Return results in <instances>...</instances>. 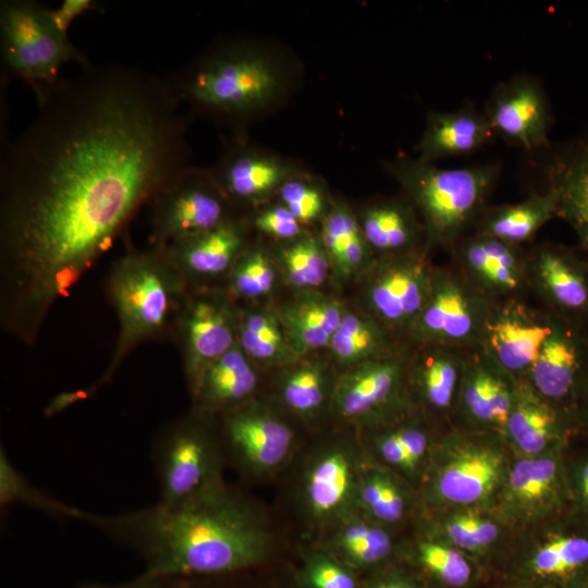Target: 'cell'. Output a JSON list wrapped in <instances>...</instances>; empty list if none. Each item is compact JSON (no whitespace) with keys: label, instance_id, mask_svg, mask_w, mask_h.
Instances as JSON below:
<instances>
[{"label":"cell","instance_id":"36","mask_svg":"<svg viewBox=\"0 0 588 588\" xmlns=\"http://www.w3.org/2000/svg\"><path fill=\"white\" fill-rule=\"evenodd\" d=\"M236 344L256 367L281 369L299 359L269 307L237 308Z\"/></svg>","mask_w":588,"mask_h":588},{"label":"cell","instance_id":"47","mask_svg":"<svg viewBox=\"0 0 588 588\" xmlns=\"http://www.w3.org/2000/svg\"><path fill=\"white\" fill-rule=\"evenodd\" d=\"M247 218L253 231L277 243L294 240L309 231L277 200L255 209Z\"/></svg>","mask_w":588,"mask_h":588},{"label":"cell","instance_id":"16","mask_svg":"<svg viewBox=\"0 0 588 588\" xmlns=\"http://www.w3.org/2000/svg\"><path fill=\"white\" fill-rule=\"evenodd\" d=\"M553 314L526 297L494 299L478 350L514 379L527 376L552 330Z\"/></svg>","mask_w":588,"mask_h":588},{"label":"cell","instance_id":"49","mask_svg":"<svg viewBox=\"0 0 588 588\" xmlns=\"http://www.w3.org/2000/svg\"><path fill=\"white\" fill-rule=\"evenodd\" d=\"M98 4L91 0H65L57 10H50L56 25L66 33L71 22L88 10L97 9Z\"/></svg>","mask_w":588,"mask_h":588},{"label":"cell","instance_id":"20","mask_svg":"<svg viewBox=\"0 0 588 588\" xmlns=\"http://www.w3.org/2000/svg\"><path fill=\"white\" fill-rule=\"evenodd\" d=\"M494 135L528 151L549 145L550 108L539 82L515 75L492 90L483 111Z\"/></svg>","mask_w":588,"mask_h":588},{"label":"cell","instance_id":"31","mask_svg":"<svg viewBox=\"0 0 588 588\" xmlns=\"http://www.w3.org/2000/svg\"><path fill=\"white\" fill-rule=\"evenodd\" d=\"M493 135L485 113L471 103L450 112L430 111L416 146V158L434 163L441 158L469 155L485 146Z\"/></svg>","mask_w":588,"mask_h":588},{"label":"cell","instance_id":"23","mask_svg":"<svg viewBox=\"0 0 588 588\" xmlns=\"http://www.w3.org/2000/svg\"><path fill=\"white\" fill-rule=\"evenodd\" d=\"M407 345L406 385L413 407L440 416L456 409L471 350L436 344Z\"/></svg>","mask_w":588,"mask_h":588},{"label":"cell","instance_id":"22","mask_svg":"<svg viewBox=\"0 0 588 588\" xmlns=\"http://www.w3.org/2000/svg\"><path fill=\"white\" fill-rule=\"evenodd\" d=\"M571 501L567 470L558 451L520 460L505 477L502 510L507 517L522 522L548 517Z\"/></svg>","mask_w":588,"mask_h":588},{"label":"cell","instance_id":"21","mask_svg":"<svg viewBox=\"0 0 588 588\" xmlns=\"http://www.w3.org/2000/svg\"><path fill=\"white\" fill-rule=\"evenodd\" d=\"M430 480L431 498L456 505L487 501L504 478L505 460L499 449L480 440H461Z\"/></svg>","mask_w":588,"mask_h":588},{"label":"cell","instance_id":"18","mask_svg":"<svg viewBox=\"0 0 588 588\" xmlns=\"http://www.w3.org/2000/svg\"><path fill=\"white\" fill-rule=\"evenodd\" d=\"M528 292L548 311L580 324L588 319V259L553 243L527 248Z\"/></svg>","mask_w":588,"mask_h":588},{"label":"cell","instance_id":"11","mask_svg":"<svg viewBox=\"0 0 588 588\" xmlns=\"http://www.w3.org/2000/svg\"><path fill=\"white\" fill-rule=\"evenodd\" d=\"M433 268L425 252L376 258L358 280L362 308L406 343L428 298Z\"/></svg>","mask_w":588,"mask_h":588},{"label":"cell","instance_id":"38","mask_svg":"<svg viewBox=\"0 0 588 588\" xmlns=\"http://www.w3.org/2000/svg\"><path fill=\"white\" fill-rule=\"evenodd\" d=\"M529 568L537 576L559 583L561 588H585L588 583V530L552 535L535 551Z\"/></svg>","mask_w":588,"mask_h":588},{"label":"cell","instance_id":"42","mask_svg":"<svg viewBox=\"0 0 588 588\" xmlns=\"http://www.w3.org/2000/svg\"><path fill=\"white\" fill-rule=\"evenodd\" d=\"M22 504L61 518L82 520L84 511L68 505L52 494L32 485L13 465L5 450H0V504Z\"/></svg>","mask_w":588,"mask_h":588},{"label":"cell","instance_id":"40","mask_svg":"<svg viewBox=\"0 0 588 588\" xmlns=\"http://www.w3.org/2000/svg\"><path fill=\"white\" fill-rule=\"evenodd\" d=\"M408 500L405 490L388 470L365 462L357 489V509L380 525L399 523L405 515Z\"/></svg>","mask_w":588,"mask_h":588},{"label":"cell","instance_id":"44","mask_svg":"<svg viewBox=\"0 0 588 588\" xmlns=\"http://www.w3.org/2000/svg\"><path fill=\"white\" fill-rule=\"evenodd\" d=\"M418 563L442 584L460 588L471 578V565L456 547L436 540H424L416 546Z\"/></svg>","mask_w":588,"mask_h":588},{"label":"cell","instance_id":"54","mask_svg":"<svg viewBox=\"0 0 588 588\" xmlns=\"http://www.w3.org/2000/svg\"><path fill=\"white\" fill-rule=\"evenodd\" d=\"M175 584L176 588H192L185 580L183 579H172Z\"/></svg>","mask_w":588,"mask_h":588},{"label":"cell","instance_id":"9","mask_svg":"<svg viewBox=\"0 0 588 588\" xmlns=\"http://www.w3.org/2000/svg\"><path fill=\"white\" fill-rule=\"evenodd\" d=\"M408 345L338 373L330 412L344 424L371 429L408 411L406 385Z\"/></svg>","mask_w":588,"mask_h":588},{"label":"cell","instance_id":"13","mask_svg":"<svg viewBox=\"0 0 588 588\" xmlns=\"http://www.w3.org/2000/svg\"><path fill=\"white\" fill-rule=\"evenodd\" d=\"M236 326L237 307L223 289H188L172 335L191 397L205 370L236 344Z\"/></svg>","mask_w":588,"mask_h":588},{"label":"cell","instance_id":"35","mask_svg":"<svg viewBox=\"0 0 588 588\" xmlns=\"http://www.w3.org/2000/svg\"><path fill=\"white\" fill-rule=\"evenodd\" d=\"M281 369L278 393L289 412L301 419L314 420L326 409L330 411L338 375H333L327 362L314 354Z\"/></svg>","mask_w":588,"mask_h":588},{"label":"cell","instance_id":"32","mask_svg":"<svg viewBox=\"0 0 588 588\" xmlns=\"http://www.w3.org/2000/svg\"><path fill=\"white\" fill-rule=\"evenodd\" d=\"M546 177V189L556 197V217L573 228L588 259V138L556 155Z\"/></svg>","mask_w":588,"mask_h":588},{"label":"cell","instance_id":"8","mask_svg":"<svg viewBox=\"0 0 588 588\" xmlns=\"http://www.w3.org/2000/svg\"><path fill=\"white\" fill-rule=\"evenodd\" d=\"M148 205V245L159 247L242 216L226 198L210 168L191 164L166 182Z\"/></svg>","mask_w":588,"mask_h":588},{"label":"cell","instance_id":"10","mask_svg":"<svg viewBox=\"0 0 588 588\" xmlns=\"http://www.w3.org/2000/svg\"><path fill=\"white\" fill-rule=\"evenodd\" d=\"M492 302L452 264L434 266L428 298L406 344L478 348Z\"/></svg>","mask_w":588,"mask_h":588},{"label":"cell","instance_id":"14","mask_svg":"<svg viewBox=\"0 0 588 588\" xmlns=\"http://www.w3.org/2000/svg\"><path fill=\"white\" fill-rule=\"evenodd\" d=\"M209 168L237 212L268 204L289 179L306 170L293 159L254 143L246 132L224 137L221 152Z\"/></svg>","mask_w":588,"mask_h":588},{"label":"cell","instance_id":"19","mask_svg":"<svg viewBox=\"0 0 588 588\" xmlns=\"http://www.w3.org/2000/svg\"><path fill=\"white\" fill-rule=\"evenodd\" d=\"M450 253L452 265L489 298L526 297L529 294L527 247L473 231L463 235Z\"/></svg>","mask_w":588,"mask_h":588},{"label":"cell","instance_id":"51","mask_svg":"<svg viewBox=\"0 0 588 588\" xmlns=\"http://www.w3.org/2000/svg\"><path fill=\"white\" fill-rule=\"evenodd\" d=\"M98 390L95 384L81 390L68 391L54 396L45 409L46 416H52L78 401L85 400Z\"/></svg>","mask_w":588,"mask_h":588},{"label":"cell","instance_id":"12","mask_svg":"<svg viewBox=\"0 0 588 588\" xmlns=\"http://www.w3.org/2000/svg\"><path fill=\"white\" fill-rule=\"evenodd\" d=\"M348 438L329 440L308 456L299 493L309 520L327 530L358 512L357 489L366 462Z\"/></svg>","mask_w":588,"mask_h":588},{"label":"cell","instance_id":"26","mask_svg":"<svg viewBox=\"0 0 588 588\" xmlns=\"http://www.w3.org/2000/svg\"><path fill=\"white\" fill-rule=\"evenodd\" d=\"M514 394L515 379L495 366L478 348L471 350L456 409L474 425L504 432Z\"/></svg>","mask_w":588,"mask_h":588},{"label":"cell","instance_id":"29","mask_svg":"<svg viewBox=\"0 0 588 588\" xmlns=\"http://www.w3.org/2000/svg\"><path fill=\"white\" fill-rule=\"evenodd\" d=\"M258 385L257 367L235 344L203 373L193 408L219 418L255 399Z\"/></svg>","mask_w":588,"mask_h":588},{"label":"cell","instance_id":"4","mask_svg":"<svg viewBox=\"0 0 588 588\" xmlns=\"http://www.w3.org/2000/svg\"><path fill=\"white\" fill-rule=\"evenodd\" d=\"M107 294L119 323L108 368L95 383L112 379L126 356L142 342L173 334L188 285L163 247L127 249L111 266Z\"/></svg>","mask_w":588,"mask_h":588},{"label":"cell","instance_id":"15","mask_svg":"<svg viewBox=\"0 0 588 588\" xmlns=\"http://www.w3.org/2000/svg\"><path fill=\"white\" fill-rule=\"evenodd\" d=\"M219 422L226 461L247 475L272 474L293 456L294 429L256 397L219 417Z\"/></svg>","mask_w":588,"mask_h":588},{"label":"cell","instance_id":"45","mask_svg":"<svg viewBox=\"0 0 588 588\" xmlns=\"http://www.w3.org/2000/svg\"><path fill=\"white\" fill-rule=\"evenodd\" d=\"M444 534L460 550L478 551L491 546L499 528L491 519L474 513H461L444 523Z\"/></svg>","mask_w":588,"mask_h":588},{"label":"cell","instance_id":"5","mask_svg":"<svg viewBox=\"0 0 588 588\" xmlns=\"http://www.w3.org/2000/svg\"><path fill=\"white\" fill-rule=\"evenodd\" d=\"M382 167L416 208L429 255L436 249L451 252L474 228L501 170L497 163L444 169L407 155L383 160Z\"/></svg>","mask_w":588,"mask_h":588},{"label":"cell","instance_id":"56","mask_svg":"<svg viewBox=\"0 0 588 588\" xmlns=\"http://www.w3.org/2000/svg\"><path fill=\"white\" fill-rule=\"evenodd\" d=\"M585 588H588V583H587V585H586V587H585Z\"/></svg>","mask_w":588,"mask_h":588},{"label":"cell","instance_id":"50","mask_svg":"<svg viewBox=\"0 0 588 588\" xmlns=\"http://www.w3.org/2000/svg\"><path fill=\"white\" fill-rule=\"evenodd\" d=\"M77 588H176L172 579L150 576L142 573L136 578L120 583V584H105V583H85Z\"/></svg>","mask_w":588,"mask_h":588},{"label":"cell","instance_id":"6","mask_svg":"<svg viewBox=\"0 0 588 588\" xmlns=\"http://www.w3.org/2000/svg\"><path fill=\"white\" fill-rule=\"evenodd\" d=\"M151 456L159 505L179 506L224 483L219 418L196 408L160 429Z\"/></svg>","mask_w":588,"mask_h":588},{"label":"cell","instance_id":"55","mask_svg":"<svg viewBox=\"0 0 588 588\" xmlns=\"http://www.w3.org/2000/svg\"><path fill=\"white\" fill-rule=\"evenodd\" d=\"M518 588H558L554 585H543V586H525V587H518Z\"/></svg>","mask_w":588,"mask_h":588},{"label":"cell","instance_id":"30","mask_svg":"<svg viewBox=\"0 0 588 588\" xmlns=\"http://www.w3.org/2000/svg\"><path fill=\"white\" fill-rule=\"evenodd\" d=\"M318 235L331 264V279L338 286L356 279L371 267L376 256L354 209L343 198L333 204L318 224Z\"/></svg>","mask_w":588,"mask_h":588},{"label":"cell","instance_id":"1","mask_svg":"<svg viewBox=\"0 0 588 588\" xmlns=\"http://www.w3.org/2000/svg\"><path fill=\"white\" fill-rule=\"evenodd\" d=\"M35 94L0 164L1 316L28 333L189 164L191 115L167 77L90 63Z\"/></svg>","mask_w":588,"mask_h":588},{"label":"cell","instance_id":"33","mask_svg":"<svg viewBox=\"0 0 588 588\" xmlns=\"http://www.w3.org/2000/svg\"><path fill=\"white\" fill-rule=\"evenodd\" d=\"M405 344L362 307L351 309L346 306L328 351L342 371L392 354Z\"/></svg>","mask_w":588,"mask_h":588},{"label":"cell","instance_id":"52","mask_svg":"<svg viewBox=\"0 0 588 588\" xmlns=\"http://www.w3.org/2000/svg\"><path fill=\"white\" fill-rule=\"evenodd\" d=\"M365 588H419L407 575L390 571L375 577Z\"/></svg>","mask_w":588,"mask_h":588},{"label":"cell","instance_id":"2","mask_svg":"<svg viewBox=\"0 0 588 588\" xmlns=\"http://www.w3.org/2000/svg\"><path fill=\"white\" fill-rule=\"evenodd\" d=\"M82 520L132 549L143 573L169 579L238 574L264 563L274 548L265 517L225 482L179 506L85 512Z\"/></svg>","mask_w":588,"mask_h":588},{"label":"cell","instance_id":"17","mask_svg":"<svg viewBox=\"0 0 588 588\" xmlns=\"http://www.w3.org/2000/svg\"><path fill=\"white\" fill-rule=\"evenodd\" d=\"M525 379L546 400L576 409L588 393V334L584 324L553 314L552 330Z\"/></svg>","mask_w":588,"mask_h":588},{"label":"cell","instance_id":"39","mask_svg":"<svg viewBox=\"0 0 588 588\" xmlns=\"http://www.w3.org/2000/svg\"><path fill=\"white\" fill-rule=\"evenodd\" d=\"M273 258L286 282L297 291L319 290L331 278V264L317 232L277 243Z\"/></svg>","mask_w":588,"mask_h":588},{"label":"cell","instance_id":"46","mask_svg":"<svg viewBox=\"0 0 588 588\" xmlns=\"http://www.w3.org/2000/svg\"><path fill=\"white\" fill-rule=\"evenodd\" d=\"M302 580L308 588H357L351 567L323 549L305 555Z\"/></svg>","mask_w":588,"mask_h":588},{"label":"cell","instance_id":"3","mask_svg":"<svg viewBox=\"0 0 588 588\" xmlns=\"http://www.w3.org/2000/svg\"><path fill=\"white\" fill-rule=\"evenodd\" d=\"M302 77L301 61L283 45L235 35L216 39L167 79L189 115L243 133L283 107Z\"/></svg>","mask_w":588,"mask_h":588},{"label":"cell","instance_id":"43","mask_svg":"<svg viewBox=\"0 0 588 588\" xmlns=\"http://www.w3.org/2000/svg\"><path fill=\"white\" fill-rule=\"evenodd\" d=\"M274 200L307 228L320 223L334 197L330 195L324 182L306 169L289 179L278 191Z\"/></svg>","mask_w":588,"mask_h":588},{"label":"cell","instance_id":"7","mask_svg":"<svg viewBox=\"0 0 588 588\" xmlns=\"http://www.w3.org/2000/svg\"><path fill=\"white\" fill-rule=\"evenodd\" d=\"M0 57L1 82L23 81L35 93L58 81L65 63L90 64L56 25L50 9L33 0L1 1Z\"/></svg>","mask_w":588,"mask_h":588},{"label":"cell","instance_id":"25","mask_svg":"<svg viewBox=\"0 0 588 588\" xmlns=\"http://www.w3.org/2000/svg\"><path fill=\"white\" fill-rule=\"evenodd\" d=\"M576 427L575 409L537 393L525 378L515 379V394L504 433L529 456L554 452Z\"/></svg>","mask_w":588,"mask_h":588},{"label":"cell","instance_id":"53","mask_svg":"<svg viewBox=\"0 0 588 588\" xmlns=\"http://www.w3.org/2000/svg\"><path fill=\"white\" fill-rule=\"evenodd\" d=\"M576 426L588 433V393L580 400L575 409Z\"/></svg>","mask_w":588,"mask_h":588},{"label":"cell","instance_id":"48","mask_svg":"<svg viewBox=\"0 0 588 588\" xmlns=\"http://www.w3.org/2000/svg\"><path fill=\"white\" fill-rule=\"evenodd\" d=\"M566 470L572 500L588 520V456L578 458Z\"/></svg>","mask_w":588,"mask_h":588},{"label":"cell","instance_id":"41","mask_svg":"<svg viewBox=\"0 0 588 588\" xmlns=\"http://www.w3.org/2000/svg\"><path fill=\"white\" fill-rule=\"evenodd\" d=\"M273 255L258 243H250L235 260L223 290L235 299H258L273 290L278 268Z\"/></svg>","mask_w":588,"mask_h":588},{"label":"cell","instance_id":"24","mask_svg":"<svg viewBox=\"0 0 588 588\" xmlns=\"http://www.w3.org/2000/svg\"><path fill=\"white\" fill-rule=\"evenodd\" d=\"M250 231L247 216H235L163 248L188 287H197L201 281L226 278L235 260L250 244Z\"/></svg>","mask_w":588,"mask_h":588},{"label":"cell","instance_id":"28","mask_svg":"<svg viewBox=\"0 0 588 588\" xmlns=\"http://www.w3.org/2000/svg\"><path fill=\"white\" fill-rule=\"evenodd\" d=\"M345 308L339 298L320 290L297 291L278 308L286 336L299 358L328 350Z\"/></svg>","mask_w":588,"mask_h":588},{"label":"cell","instance_id":"27","mask_svg":"<svg viewBox=\"0 0 588 588\" xmlns=\"http://www.w3.org/2000/svg\"><path fill=\"white\" fill-rule=\"evenodd\" d=\"M356 215L376 258L419 252L428 254L422 221L407 198L373 200Z\"/></svg>","mask_w":588,"mask_h":588},{"label":"cell","instance_id":"34","mask_svg":"<svg viewBox=\"0 0 588 588\" xmlns=\"http://www.w3.org/2000/svg\"><path fill=\"white\" fill-rule=\"evenodd\" d=\"M556 208L554 193L543 189L519 203L487 206L474 224L473 231L526 247L534 241L539 230L556 217Z\"/></svg>","mask_w":588,"mask_h":588},{"label":"cell","instance_id":"37","mask_svg":"<svg viewBox=\"0 0 588 588\" xmlns=\"http://www.w3.org/2000/svg\"><path fill=\"white\" fill-rule=\"evenodd\" d=\"M324 551L348 567H370L384 561L393 549L392 538L360 512L328 530Z\"/></svg>","mask_w":588,"mask_h":588}]
</instances>
